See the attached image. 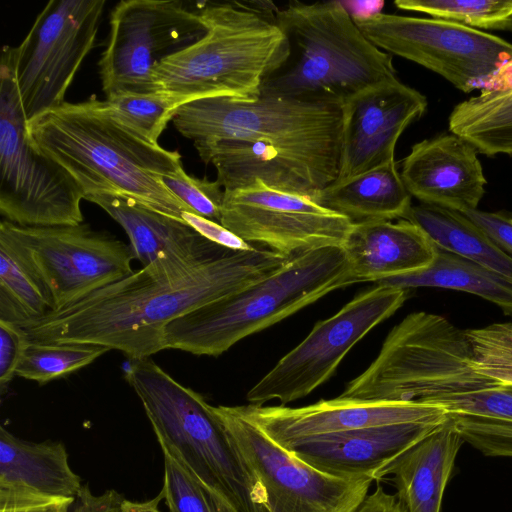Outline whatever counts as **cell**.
Returning a JSON list of instances; mask_svg holds the SVG:
<instances>
[{"instance_id":"f546056e","label":"cell","mask_w":512,"mask_h":512,"mask_svg":"<svg viewBox=\"0 0 512 512\" xmlns=\"http://www.w3.org/2000/svg\"><path fill=\"white\" fill-rule=\"evenodd\" d=\"M109 349L90 344L46 343L28 340L16 375L40 385L70 375L91 364Z\"/></svg>"},{"instance_id":"d590c367","label":"cell","mask_w":512,"mask_h":512,"mask_svg":"<svg viewBox=\"0 0 512 512\" xmlns=\"http://www.w3.org/2000/svg\"><path fill=\"white\" fill-rule=\"evenodd\" d=\"M428 404L439 405L448 414L512 422V385H498L473 392L445 396Z\"/></svg>"},{"instance_id":"f35d334b","label":"cell","mask_w":512,"mask_h":512,"mask_svg":"<svg viewBox=\"0 0 512 512\" xmlns=\"http://www.w3.org/2000/svg\"><path fill=\"white\" fill-rule=\"evenodd\" d=\"M24 329L16 324L0 320V390L1 394L16 375V368L28 342Z\"/></svg>"},{"instance_id":"6da1fadb","label":"cell","mask_w":512,"mask_h":512,"mask_svg":"<svg viewBox=\"0 0 512 512\" xmlns=\"http://www.w3.org/2000/svg\"><path fill=\"white\" fill-rule=\"evenodd\" d=\"M290 258L254 246L204 261L161 257L22 328L34 341L97 345L147 359L163 350L167 324L272 275Z\"/></svg>"},{"instance_id":"ee69618b","label":"cell","mask_w":512,"mask_h":512,"mask_svg":"<svg viewBox=\"0 0 512 512\" xmlns=\"http://www.w3.org/2000/svg\"><path fill=\"white\" fill-rule=\"evenodd\" d=\"M512 89V59L501 66L481 87V92Z\"/></svg>"},{"instance_id":"484cf974","label":"cell","mask_w":512,"mask_h":512,"mask_svg":"<svg viewBox=\"0 0 512 512\" xmlns=\"http://www.w3.org/2000/svg\"><path fill=\"white\" fill-rule=\"evenodd\" d=\"M311 198L353 223L405 219L412 207V196L395 160L352 178L334 181Z\"/></svg>"},{"instance_id":"8fae6325","label":"cell","mask_w":512,"mask_h":512,"mask_svg":"<svg viewBox=\"0 0 512 512\" xmlns=\"http://www.w3.org/2000/svg\"><path fill=\"white\" fill-rule=\"evenodd\" d=\"M230 442L261 486L265 512H356L368 496L371 476L322 472L279 446L238 406H212Z\"/></svg>"},{"instance_id":"30bf717a","label":"cell","mask_w":512,"mask_h":512,"mask_svg":"<svg viewBox=\"0 0 512 512\" xmlns=\"http://www.w3.org/2000/svg\"><path fill=\"white\" fill-rule=\"evenodd\" d=\"M5 248L37 282L51 312L133 272L129 244L89 224L32 227L0 223Z\"/></svg>"},{"instance_id":"d6a6232c","label":"cell","mask_w":512,"mask_h":512,"mask_svg":"<svg viewBox=\"0 0 512 512\" xmlns=\"http://www.w3.org/2000/svg\"><path fill=\"white\" fill-rule=\"evenodd\" d=\"M105 100L123 123L153 143H159V137L181 106L162 92L124 93Z\"/></svg>"},{"instance_id":"1f68e13d","label":"cell","mask_w":512,"mask_h":512,"mask_svg":"<svg viewBox=\"0 0 512 512\" xmlns=\"http://www.w3.org/2000/svg\"><path fill=\"white\" fill-rule=\"evenodd\" d=\"M394 5L476 30L512 31V0H396Z\"/></svg>"},{"instance_id":"4fadbf2b","label":"cell","mask_w":512,"mask_h":512,"mask_svg":"<svg viewBox=\"0 0 512 512\" xmlns=\"http://www.w3.org/2000/svg\"><path fill=\"white\" fill-rule=\"evenodd\" d=\"M379 49L415 62L469 93L512 59V43L457 23L396 14L353 18Z\"/></svg>"},{"instance_id":"74e56055","label":"cell","mask_w":512,"mask_h":512,"mask_svg":"<svg viewBox=\"0 0 512 512\" xmlns=\"http://www.w3.org/2000/svg\"><path fill=\"white\" fill-rule=\"evenodd\" d=\"M76 498L0 489V512H71Z\"/></svg>"},{"instance_id":"4dcf8cb0","label":"cell","mask_w":512,"mask_h":512,"mask_svg":"<svg viewBox=\"0 0 512 512\" xmlns=\"http://www.w3.org/2000/svg\"><path fill=\"white\" fill-rule=\"evenodd\" d=\"M49 312L50 303L37 282L0 247V320L23 327Z\"/></svg>"},{"instance_id":"bcb514c9","label":"cell","mask_w":512,"mask_h":512,"mask_svg":"<svg viewBox=\"0 0 512 512\" xmlns=\"http://www.w3.org/2000/svg\"><path fill=\"white\" fill-rule=\"evenodd\" d=\"M353 18L381 12L384 2H342Z\"/></svg>"},{"instance_id":"cb8c5ba5","label":"cell","mask_w":512,"mask_h":512,"mask_svg":"<svg viewBox=\"0 0 512 512\" xmlns=\"http://www.w3.org/2000/svg\"><path fill=\"white\" fill-rule=\"evenodd\" d=\"M201 160L212 164L224 190L260 180L267 187L312 197L322 189L300 165L273 145L239 139H221L194 145Z\"/></svg>"},{"instance_id":"d6986e66","label":"cell","mask_w":512,"mask_h":512,"mask_svg":"<svg viewBox=\"0 0 512 512\" xmlns=\"http://www.w3.org/2000/svg\"><path fill=\"white\" fill-rule=\"evenodd\" d=\"M478 152L453 133L425 139L412 146L400 175L411 196L423 204L460 213L476 210L487 182Z\"/></svg>"},{"instance_id":"7c38bea8","label":"cell","mask_w":512,"mask_h":512,"mask_svg":"<svg viewBox=\"0 0 512 512\" xmlns=\"http://www.w3.org/2000/svg\"><path fill=\"white\" fill-rule=\"evenodd\" d=\"M109 27L98 62L106 98L154 93V68L206 33L198 7L179 0L120 1L110 13Z\"/></svg>"},{"instance_id":"7dc6e473","label":"cell","mask_w":512,"mask_h":512,"mask_svg":"<svg viewBox=\"0 0 512 512\" xmlns=\"http://www.w3.org/2000/svg\"><path fill=\"white\" fill-rule=\"evenodd\" d=\"M211 493V492H210ZM219 512H237L217 495L211 493Z\"/></svg>"},{"instance_id":"2e32d148","label":"cell","mask_w":512,"mask_h":512,"mask_svg":"<svg viewBox=\"0 0 512 512\" xmlns=\"http://www.w3.org/2000/svg\"><path fill=\"white\" fill-rule=\"evenodd\" d=\"M220 224L245 242L287 257L342 247L353 222L311 197L277 191L260 180L224 190Z\"/></svg>"},{"instance_id":"9c48e42d","label":"cell","mask_w":512,"mask_h":512,"mask_svg":"<svg viewBox=\"0 0 512 512\" xmlns=\"http://www.w3.org/2000/svg\"><path fill=\"white\" fill-rule=\"evenodd\" d=\"M15 70V47L0 61V213L32 227L83 223V195L73 179L38 151L27 134Z\"/></svg>"},{"instance_id":"7402d4cb","label":"cell","mask_w":512,"mask_h":512,"mask_svg":"<svg viewBox=\"0 0 512 512\" xmlns=\"http://www.w3.org/2000/svg\"><path fill=\"white\" fill-rule=\"evenodd\" d=\"M464 443L453 417L397 456L374 476H392L397 498L407 512H440L444 490Z\"/></svg>"},{"instance_id":"9a60e30c","label":"cell","mask_w":512,"mask_h":512,"mask_svg":"<svg viewBox=\"0 0 512 512\" xmlns=\"http://www.w3.org/2000/svg\"><path fill=\"white\" fill-rule=\"evenodd\" d=\"M408 290L375 285L328 319L317 322L306 338L283 356L247 393L252 405L278 400L281 405L309 395L326 382L368 332L393 315Z\"/></svg>"},{"instance_id":"d4e9b609","label":"cell","mask_w":512,"mask_h":512,"mask_svg":"<svg viewBox=\"0 0 512 512\" xmlns=\"http://www.w3.org/2000/svg\"><path fill=\"white\" fill-rule=\"evenodd\" d=\"M82 481L61 441L31 442L0 427V489L76 498Z\"/></svg>"},{"instance_id":"7a4b0ae2","label":"cell","mask_w":512,"mask_h":512,"mask_svg":"<svg viewBox=\"0 0 512 512\" xmlns=\"http://www.w3.org/2000/svg\"><path fill=\"white\" fill-rule=\"evenodd\" d=\"M26 128L32 145L73 179L83 199L124 196L182 222L184 211L193 212L162 181L183 167L181 155L123 123L106 100L65 101Z\"/></svg>"},{"instance_id":"8d00e7d4","label":"cell","mask_w":512,"mask_h":512,"mask_svg":"<svg viewBox=\"0 0 512 512\" xmlns=\"http://www.w3.org/2000/svg\"><path fill=\"white\" fill-rule=\"evenodd\" d=\"M162 181L194 213L220 223L224 189L216 180L191 176L182 167Z\"/></svg>"},{"instance_id":"83f0119b","label":"cell","mask_w":512,"mask_h":512,"mask_svg":"<svg viewBox=\"0 0 512 512\" xmlns=\"http://www.w3.org/2000/svg\"><path fill=\"white\" fill-rule=\"evenodd\" d=\"M377 285L407 289L437 287L476 295L512 317V284L498 274L449 251L437 247L427 268L375 282Z\"/></svg>"},{"instance_id":"ffe728a7","label":"cell","mask_w":512,"mask_h":512,"mask_svg":"<svg viewBox=\"0 0 512 512\" xmlns=\"http://www.w3.org/2000/svg\"><path fill=\"white\" fill-rule=\"evenodd\" d=\"M440 425L403 423L328 433L301 440L286 450L331 475L374 479L381 468Z\"/></svg>"},{"instance_id":"3957f363","label":"cell","mask_w":512,"mask_h":512,"mask_svg":"<svg viewBox=\"0 0 512 512\" xmlns=\"http://www.w3.org/2000/svg\"><path fill=\"white\" fill-rule=\"evenodd\" d=\"M204 36L153 70L155 92L181 106L213 97L255 100L287 60L290 45L270 1L201 3Z\"/></svg>"},{"instance_id":"52a82bcc","label":"cell","mask_w":512,"mask_h":512,"mask_svg":"<svg viewBox=\"0 0 512 512\" xmlns=\"http://www.w3.org/2000/svg\"><path fill=\"white\" fill-rule=\"evenodd\" d=\"M175 129L194 145L221 139L266 142L303 167L321 188L339 172L341 106L260 95L204 98L180 106Z\"/></svg>"},{"instance_id":"7bdbcfd3","label":"cell","mask_w":512,"mask_h":512,"mask_svg":"<svg viewBox=\"0 0 512 512\" xmlns=\"http://www.w3.org/2000/svg\"><path fill=\"white\" fill-rule=\"evenodd\" d=\"M356 512H407L396 495L386 492L381 485L367 496Z\"/></svg>"},{"instance_id":"603a6c76","label":"cell","mask_w":512,"mask_h":512,"mask_svg":"<svg viewBox=\"0 0 512 512\" xmlns=\"http://www.w3.org/2000/svg\"><path fill=\"white\" fill-rule=\"evenodd\" d=\"M86 200L101 207L124 229L134 259L142 267L170 255L204 261L231 250L209 241L186 223L149 209L134 199L96 195Z\"/></svg>"},{"instance_id":"277c9868","label":"cell","mask_w":512,"mask_h":512,"mask_svg":"<svg viewBox=\"0 0 512 512\" xmlns=\"http://www.w3.org/2000/svg\"><path fill=\"white\" fill-rule=\"evenodd\" d=\"M276 18L290 53L263 82L260 95L342 106L397 78L390 54L363 34L340 1H292L277 9Z\"/></svg>"},{"instance_id":"5b68a950","label":"cell","mask_w":512,"mask_h":512,"mask_svg":"<svg viewBox=\"0 0 512 512\" xmlns=\"http://www.w3.org/2000/svg\"><path fill=\"white\" fill-rule=\"evenodd\" d=\"M352 284L341 247L298 253L272 275L167 324L163 350L217 357L243 338Z\"/></svg>"},{"instance_id":"b9f144b4","label":"cell","mask_w":512,"mask_h":512,"mask_svg":"<svg viewBox=\"0 0 512 512\" xmlns=\"http://www.w3.org/2000/svg\"><path fill=\"white\" fill-rule=\"evenodd\" d=\"M123 499V496L114 489L96 495L88 484H84L71 512H114Z\"/></svg>"},{"instance_id":"5bb4252c","label":"cell","mask_w":512,"mask_h":512,"mask_svg":"<svg viewBox=\"0 0 512 512\" xmlns=\"http://www.w3.org/2000/svg\"><path fill=\"white\" fill-rule=\"evenodd\" d=\"M105 0H51L15 46L18 92L27 122L62 105L94 46Z\"/></svg>"},{"instance_id":"f6af8a7d","label":"cell","mask_w":512,"mask_h":512,"mask_svg":"<svg viewBox=\"0 0 512 512\" xmlns=\"http://www.w3.org/2000/svg\"><path fill=\"white\" fill-rule=\"evenodd\" d=\"M164 500L162 491H160L154 498L146 501H133L123 499L120 503V512H162L160 509V502Z\"/></svg>"},{"instance_id":"c3c4849f","label":"cell","mask_w":512,"mask_h":512,"mask_svg":"<svg viewBox=\"0 0 512 512\" xmlns=\"http://www.w3.org/2000/svg\"><path fill=\"white\" fill-rule=\"evenodd\" d=\"M119 506L116 508V510L114 512H120Z\"/></svg>"},{"instance_id":"f1b7e54d","label":"cell","mask_w":512,"mask_h":512,"mask_svg":"<svg viewBox=\"0 0 512 512\" xmlns=\"http://www.w3.org/2000/svg\"><path fill=\"white\" fill-rule=\"evenodd\" d=\"M449 130L480 153L512 154V89L480 92L460 102L449 116Z\"/></svg>"},{"instance_id":"60d3db41","label":"cell","mask_w":512,"mask_h":512,"mask_svg":"<svg viewBox=\"0 0 512 512\" xmlns=\"http://www.w3.org/2000/svg\"><path fill=\"white\" fill-rule=\"evenodd\" d=\"M182 220L209 241L231 250H249L253 245L245 242L220 223L191 211L182 213Z\"/></svg>"},{"instance_id":"ac0fdd59","label":"cell","mask_w":512,"mask_h":512,"mask_svg":"<svg viewBox=\"0 0 512 512\" xmlns=\"http://www.w3.org/2000/svg\"><path fill=\"white\" fill-rule=\"evenodd\" d=\"M238 409L284 449L328 433L403 423L440 425L449 417L443 407L435 404L340 397L297 408L249 404Z\"/></svg>"},{"instance_id":"e575fe53","label":"cell","mask_w":512,"mask_h":512,"mask_svg":"<svg viewBox=\"0 0 512 512\" xmlns=\"http://www.w3.org/2000/svg\"><path fill=\"white\" fill-rule=\"evenodd\" d=\"M162 493L169 512H219L206 487L166 448Z\"/></svg>"},{"instance_id":"8992f818","label":"cell","mask_w":512,"mask_h":512,"mask_svg":"<svg viewBox=\"0 0 512 512\" xmlns=\"http://www.w3.org/2000/svg\"><path fill=\"white\" fill-rule=\"evenodd\" d=\"M125 378L139 397L160 447L237 512H265L260 484L202 395L149 358L130 360Z\"/></svg>"},{"instance_id":"e0dca14e","label":"cell","mask_w":512,"mask_h":512,"mask_svg":"<svg viewBox=\"0 0 512 512\" xmlns=\"http://www.w3.org/2000/svg\"><path fill=\"white\" fill-rule=\"evenodd\" d=\"M427 108L426 97L398 78L371 86L342 106L339 172L343 181L395 160L403 131Z\"/></svg>"},{"instance_id":"836d02e7","label":"cell","mask_w":512,"mask_h":512,"mask_svg":"<svg viewBox=\"0 0 512 512\" xmlns=\"http://www.w3.org/2000/svg\"><path fill=\"white\" fill-rule=\"evenodd\" d=\"M475 369L501 385H512V323L466 329Z\"/></svg>"},{"instance_id":"44dd1931","label":"cell","mask_w":512,"mask_h":512,"mask_svg":"<svg viewBox=\"0 0 512 512\" xmlns=\"http://www.w3.org/2000/svg\"><path fill=\"white\" fill-rule=\"evenodd\" d=\"M341 248L353 284L423 270L437 252L430 237L406 219L354 223Z\"/></svg>"},{"instance_id":"4316f807","label":"cell","mask_w":512,"mask_h":512,"mask_svg":"<svg viewBox=\"0 0 512 512\" xmlns=\"http://www.w3.org/2000/svg\"><path fill=\"white\" fill-rule=\"evenodd\" d=\"M405 219L418 225L437 247L464 257L512 284V257L463 213L421 203L412 206Z\"/></svg>"},{"instance_id":"ba28073f","label":"cell","mask_w":512,"mask_h":512,"mask_svg":"<svg viewBox=\"0 0 512 512\" xmlns=\"http://www.w3.org/2000/svg\"><path fill=\"white\" fill-rule=\"evenodd\" d=\"M498 385L475 369L465 330L421 311L393 327L375 360L338 397L429 403Z\"/></svg>"},{"instance_id":"ab89813d","label":"cell","mask_w":512,"mask_h":512,"mask_svg":"<svg viewBox=\"0 0 512 512\" xmlns=\"http://www.w3.org/2000/svg\"><path fill=\"white\" fill-rule=\"evenodd\" d=\"M512 257V217L501 212L471 210L463 213Z\"/></svg>"}]
</instances>
